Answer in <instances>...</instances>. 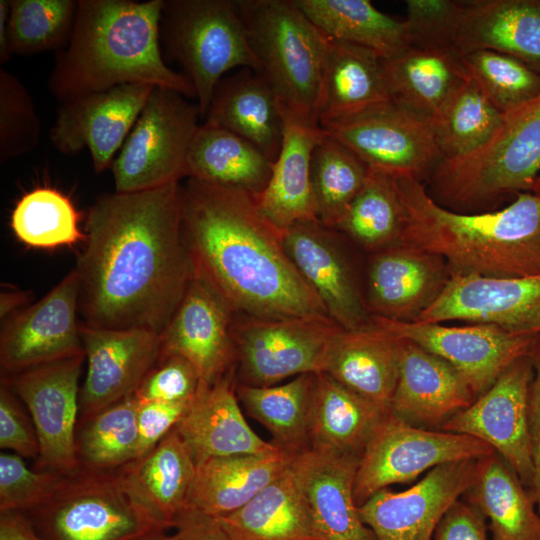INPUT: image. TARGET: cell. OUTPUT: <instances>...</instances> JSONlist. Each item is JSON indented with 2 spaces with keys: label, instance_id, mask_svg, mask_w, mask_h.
I'll return each mask as SVG.
<instances>
[{
  "label": "cell",
  "instance_id": "6da1fadb",
  "mask_svg": "<svg viewBox=\"0 0 540 540\" xmlns=\"http://www.w3.org/2000/svg\"><path fill=\"white\" fill-rule=\"evenodd\" d=\"M84 242L74 268L81 323L160 335L195 275L181 230L180 182L99 196Z\"/></svg>",
  "mask_w": 540,
  "mask_h": 540
},
{
  "label": "cell",
  "instance_id": "7a4b0ae2",
  "mask_svg": "<svg viewBox=\"0 0 540 540\" xmlns=\"http://www.w3.org/2000/svg\"><path fill=\"white\" fill-rule=\"evenodd\" d=\"M180 211L182 236L195 273L236 315L330 318L288 257L283 233L261 214L254 196L187 178L180 184Z\"/></svg>",
  "mask_w": 540,
  "mask_h": 540
},
{
  "label": "cell",
  "instance_id": "3957f363",
  "mask_svg": "<svg viewBox=\"0 0 540 540\" xmlns=\"http://www.w3.org/2000/svg\"><path fill=\"white\" fill-rule=\"evenodd\" d=\"M404 208L401 244L437 255L451 276L516 278L540 274V199L522 192L504 208L450 210L410 176H392Z\"/></svg>",
  "mask_w": 540,
  "mask_h": 540
},
{
  "label": "cell",
  "instance_id": "277c9868",
  "mask_svg": "<svg viewBox=\"0 0 540 540\" xmlns=\"http://www.w3.org/2000/svg\"><path fill=\"white\" fill-rule=\"evenodd\" d=\"M164 0H78L72 37L58 52L48 86L59 101L126 84H147L196 98L190 79L161 51Z\"/></svg>",
  "mask_w": 540,
  "mask_h": 540
},
{
  "label": "cell",
  "instance_id": "5b68a950",
  "mask_svg": "<svg viewBox=\"0 0 540 540\" xmlns=\"http://www.w3.org/2000/svg\"><path fill=\"white\" fill-rule=\"evenodd\" d=\"M540 95L503 114L494 135L476 151L442 160L428 178L432 198L457 212L479 213L531 192L540 175Z\"/></svg>",
  "mask_w": 540,
  "mask_h": 540
},
{
  "label": "cell",
  "instance_id": "8992f818",
  "mask_svg": "<svg viewBox=\"0 0 540 540\" xmlns=\"http://www.w3.org/2000/svg\"><path fill=\"white\" fill-rule=\"evenodd\" d=\"M43 540H141L168 529L126 466L80 468L24 513Z\"/></svg>",
  "mask_w": 540,
  "mask_h": 540
},
{
  "label": "cell",
  "instance_id": "52a82bcc",
  "mask_svg": "<svg viewBox=\"0 0 540 540\" xmlns=\"http://www.w3.org/2000/svg\"><path fill=\"white\" fill-rule=\"evenodd\" d=\"M282 112L319 125L327 38L291 0L234 1ZM320 126V125H319Z\"/></svg>",
  "mask_w": 540,
  "mask_h": 540
},
{
  "label": "cell",
  "instance_id": "ba28073f",
  "mask_svg": "<svg viewBox=\"0 0 540 540\" xmlns=\"http://www.w3.org/2000/svg\"><path fill=\"white\" fill-rule=\"evenodd\" d=\"M160 42L192 82L201 119L227 71L259 70L234 1L164 0Z\"/></svg>",
  "mask_w": 540,
  "mask_h": 540
},
{
  "label": "cell",
  "instance_id": "9c48e42d",
  "mask_svg": "<svg viewBox=\"0 0 540 540\" xmlns=\"http://www.w3.org/2000/svg\"><path fill=\"white\" fill-rule=\"evenodd\" d=\"M185 98L169 88H153L111 165L115 192H141L185 178L187 154L201 118L197 104Z\"/></svg>",
  "mask_w": 540,
  "mask_h": 540
},
{
  "label": "cell",
  "instance_id": "30bf717a",
  "mask_svg": "<svg viewBox=\"0 0 540 540\" xmlns=\"http://www.w3.org/2000/svg\"><path fill=\"white\" fill-rule=\"evenodd\" d=\"M494 450L474 437L410 425L390 413L360 457L354 483L358 505L381 489L416 480L437 466L480 459Z\"/></svg>",
  "mask_w": 540,
  "mask_h": 540
},
{
  "label": "cell",
  "instance_id": "8fae6325",
  "mask_svg": "<svg viewBox=\"0 0 540 540\" xmlns=\"http://www.w3.org/2000/svg\"><path fill=\"white\" fill-rule=\"evenodd\" d=\"M369 168L429 178L443 156L429 121L391 100L320 125Z\"/></svg>",
  "mask_w": 540,
  "mask_h": 540
},
{
  "label": "cell",
  "instance_id": "7c38bea8",
  "mask_svg": "<svg viewBox=\"0 0 540 540\" xmlns=\"http://www.w3.org/2000/svg\"><path fill=\"white\" fill-rule=\"evenodd\" d=\"M233 324L242 384L272 386L289 377L323 371L330 339L340 328L330 318L257 319Z\"/></svg>",
  "mask_w": 540,
  "mask_h": 540
},
{
  "label": "cell",
  "instance_id": "4fadbf2b",
  "mask_svg": "<svg viewBox=\"0 0 540 540\" xmlns=\"http://www.w3.org/2000/svg\"><path fill=\"white\" fill-rule=\"evenodd\" d=\"M84 354L1 376L26 405L38 441V467L63 475L80 469L76 453L79 379Z\"/></svg>",
  "mask_w": 540,
  "mask_h": 540
},
{
  "label": "cell",
  "instance_id": "5bb4252c",
  "mask_svg": "<svg viewBox=\"0 0 540 540\" xmlns=\"http://www.w3.org/2000/svg\"><path fill=\"white\" fill-rule=\"evenodd\" d=\"M532 378L530 356L517 359L471 405L441 428L488 444L531 491L534 467L528 398Z\"/></svg>",
  "mask_w": 540,
  "mask_h": 540
},
{
  "label": "cell",
  "instance_id": "9a60e30c",
  "mask_svg": "<svg viewBox=\"0 0 540 540\" xmlns=\"http://www.w3.org/2000/svg\"><path fill=\"white\" fill-rule=\"evenodd\" d=\"M370 322L446 360L465 378L476 397L513 362L530 355L538 336L513 335L485 323L448 326L395 321L373 315H370Z\"/></svg>",
  "mask_w": 540,
  "mask_h": 540
},
{
  "label": "cell",
  "instance_id": "2e32d148",
  "mask_svg": "<svg viewBox=\"0 0 540 540\" xmlns=\"http://www.w3.org/2000/svg\"><path fill=\"white\" fill-rule=\"evenodd\" d=\"M78 316L79 278L73 269L38 302L4 320L1 376L84 354Z\"/></svg>",
  "mask_w": 540,
  "mask_h": 540
},
{
  "label": "cell",
  "instance_id": "e0dca14e",
  "mask_svg": "<svg viewBox=\"0 0 540 540\" xmlns=\"http://www.w3.org/2000/svg\"><path fill=\"white\" fill-rule=\"evenodd\" d=\"M477 460L437 466L403 491L379 490L359 506L363 522L377 540H432L444 514L472 484Z\"/></svg>",
  "mask_w": 540,
  "mask_h": 540
},
{
  "label": "cell",
  "instance_id": "ac0fdd59",
  "mask_svg": "<svg viewBox=\"0 0 540 540\" xmlns=\"http://www.w3.org/2000/svg\"><path fill=\"white\" fill-rule=\"evenodd\" d=\"M155 86L126 84L61 102L50 140L62 154L89 151L93 169L111 167Z\"/></svg>",
  "mask_w": 540,
  "mask_h": 540
},
{
  "label": "cell",
  "instance_id": "d6986e66",
  "mask_svg": "<svg viewBox=\"0 0 540 540\" xmlns=\"http://www.w3.org/2000/svg\"><path fill=\"white\" fill-rule=\"evenodd\" d=\"M86 373L78 424L135 395L160 356V335L146 329L94 328L81 323Z\"/></svg>",
  "mask_w": 540,
  "mask_h": 540
},
{
  "label": "cell",
  "instance_id": "ffe728a7",
  "mask_svg": "<svg viewBox=\"0 0 540 540\" xmlns=\"http://www.w3.org/2000/svg\"><path fill=\"white\" fill-rule=\"evenodd\" d=\"M235 312L196 273L178 307L160 334V355H179L195 369L200 382L211 385L233 370Z\"/></svg>",
  "mask_w": 540,
  "mask_h": 540
},
{
  "label": "cell",
  "instance_id": "44dd1931",
  "mask_svg": "<svg viewBox=\"0 0 540 540\" xmlns=\"http://www.w3.org/2000/svg\"><path fill=\"white\" fill-rule=\"evenodd\" d=\"M416 321L485 323L513 335H540V274L516 278L451 276L442 294Z\"/></svg>",
  "mask_w": 540,
  "mask_h": 540
},
{
  "label": "cell",
  "instance_id": "7402d4cb",
  "mask_svg": "<svg viewBox=\"0 0 540 540\" xmlns=\"http://www.w3.org/2000/svg\"><path fill=\"white\" fill-rule=\"evenodd\" d=\"M332 230L319 220L297 222L283 232V245L328 316L343 329L363 328L370 314Z\"/></svg>",
  "mask_w": 540,
  "mask_h": 540
},
{
  "label": "cell",
  "instance_id": "603a6c76",
  "mask_svg": "<svg viewBox=\"0 0 540 540\" xmlns=\"http://www.w3.org/2000/svg\"><path fill=\"white\" fill-rule=\"evenodd\" d=\"M451 278L439 256L399 244L374 253L368 270L370 315L414 322L442 294Z\"/></svg>",
  "mask_w": 540,
  "mask_h": 540
},
{
  "label": "cell",
  "instance_id": "cb8c5ba5",
  "mask_svg": "<svg viewBox=\"0 0 540 540\" xmlns=\"http://www.w3.org/2000/svg\"><path fill=\"white\" fill-rule=\"evenodd\" d=\"M476 398L465 378L446 360L402 339L391 415L416 427L441 430Z\"/></svg>",
  "mask_w": 540,
  "mask_h": 540
},
{
  "label": "cell",
  "instance_id": "d4e9b609",
  "mask_svg": "<svg viewBox=\"0 0 540 540\" xmlns=\"http://www.w3.org/2000/svg\"><path fill=\"white\" fill-rule=\"evenodd\" d=\"M360 457L307 449L291 469L323 540H377L354 498Z\"/></svg>",
  "mask_w": 540,
  "mask_h": 540
},
{
  "label": "cell",
  "instance_id": "484cf974",
  "mask_svg": "<svg viewBox=\"0 0 540 540\" xmlns=\"http://www.w3.org/2000/svg\"><path fill=\"white\" fill-rule=\"evenodd\" d=\"M174 430L196 466L212 458L264 454L278 448L259 437L246 422L233 383V370L215 383L200 382Z\"/></svg>",
  "mask_w": 540,
  "mask_h": 540
},
{
  "label": "cell",
  "instance_id": "4316f807",
  "mask_svg": "<svg viewBox=\"0 0 540 540\" xmlns=\"http://www.w3.org/2000/svg\"><path fill=\"white\" fill-rule=\"evenodd\" d=\"M452 48L500 52L540 72V0L458 1Z\"/></svg>",
  "mask_w": 540,
  "mask_h": 540
},
{
  "label": "cell",
  "instance_id": "83f0119b",
  "mask_svg": "<svg viewBox=\"0 0 540 540\" xmlns=\"http://www.w3.org/2000/svg\"><path fill=\"white\" fill-rule=\"evenodd\" d=\"M281 149L265 189L255 198L261 214L282 233L301 221L318 220L311 160L324 136L319 125L283 113Z\"/></svg>",
  "mask_w": 540,
  "mask_h": 540
},
{
  "label": "cell",
  "instance_id": "f1b7e54d",
  "mask_svg": "<svg viewBox=\"0 0 540 540\" xmlns=\"http://www.w3.org/2000/svg\"><path fill=\"white\" fill-rule=\"evenodd\" d=\"M401 346V338L371 322L355 330L340 327L329 341L322 372L389 411Z\"/></svg>",
  "mask_w": 540,
  "mask_h": 540
},
{
  "label": "cell",
  "instance_id": "f546056e",
  "mask_svg": "<svg viewBox=\"0 0 540 540\" xmlns=\"http://www.w3.org/2000/svg\"><path fill=\"white\" fill-rule=\"evenodd\" d=\"M205 121L245 139L274 162L281 149L284 117L265 78L241 68L217 84Z\"/></svg>",
  "mask_w": 540,
  "mask_h": 540
},
{
  "label": "cell",
  "instance_id": "4dcf8cb0",
  "mask_svg": "<svg viewBox=\"0 0 540 540\" xmlns=\"http://www.w3.org/2000/svg\"><path fill=\"white\" fill-rule=\"evenodd\" d=\"M282 450L209 458L196 466L188 507L213 518L228 515L253 499L290 466Z\"/></svg>",
  "mask_w": 540,
  "mask_h": 540
},
{
  "label": "cell",
  "instance_id": "1f68e13d",
  "mask_svg": "<svg viewBox=\"0 0 540 540\" xmlns=\"http://www.w3.org/2000/svg\"><path fill=\"white\" fill-rule=\"evenodd\" d=\"M388 413L326 373L315 374L309 420L310 448L361 457Z\"/></svg>",
  "mask_w": 540,
  "mask_h": 540
},
{
  "label": "cell",
  "instance_id": "d6a6232c",
  "mask_svg": "<svg viewBox=\"0 0 540 540\" xmlns=\"http://www.w3.org/2000/svg\"><path fill=\"white\" fill-rule=\"evenodd\" d=\"M382 70L390 100L429 122L467 78L452 48L410 46L382 59Z\"/></svg>",
  "mask_w": 540,
  "mask_h": 540
},
{
  "label": "cell",
  "instance_id": "836d02e7",
  "mask_svg": "<svg viewBox=\"0 0 540 540\" xmlns=\"http://www.w3.org/2000/svg\"><path fill=\"white\" fill-rule=\"evenodd\" d=\"M462 498L484 515L492 540H540V513L532 491L495 451L477 460Z\"/></svg>",
  "mask_w": 540,
  "mask_h": 540
},
{
  "label": "cell",
  "instance_id": "e575fe53",
  "mask_svg": "<svg viewBox=\"0 0 540 540\" xmlns=\"http://www.w3.org/2000/svg\"><path fill=\"white\" fill-rule=\"evenodd\" d=\"M215 519L233 540H323L291 464L244 506Z\"/></svg>",
  "mask_w": 540,
  "mask_h": 540
},
{
  "label": "cell",
  "instance_id": "d590c367",
  "mask_svg": "<svg viewBox=\"0 0 540 540\" xmlns=\"http://www.w3.org/2000/svg\"><path fill=\"white\" fill-rule=\"evenodd\" d=\"M273 162L242 137L209 122L199 125L186 158L185 178L233 188L256 197Z\"/></svg>",
  "mask_w": 540,
  "mask_h": 540
},
{
  "label": "cell",
  "instance_id": "8d00e7d4",
  "mask_svg": "<svg viewBox=\"0 0 540 540\" xmlns=\"http://www.w3.org/2000/svg\"><path fill=\"white\" fill-rule=\"evenodd\" d=\"M326 38L319 125L390 100L378 54Z\"/></svg>",
  "mask_w": 540,
  "mask_h": 540
},
{
  "label": "cell",
  "instance_id": "74e56055",
  "mask_svg": "<svg viewBox=\"0 0 540 540\" xmlns=\"http://www.w3.org/2000/svg\"><path fill=\"white\" fill-rule=\"evenodd\" d=\"M326 37L367 48L382 59L411 46L408 25L378 10L368 0H294Z\"/></svg>",
  "mask_w": 540,
  "mask_h": 540
},
{
  "label": "cell",
  "instance_id": "f35d334b",
  "mask_svg": "<svg viewBox=\"0 0 540 540\" xmlns=\"http://www.w3.org/2000/svg\"><path fill=\"white\" fill-rule=\"evenodd\" d=\"M315 374H302L272 386L238 383L236 395L246 412L272 435L278 448L296 455L310 448L309 420Z\"/></svg>",
  "mask_w": 540,
  "mask_h": 540
},
{
  "label": "cell",
  "instance_id": "ab89813d",
  "mask_svg": "<svg viewBox=\"0 0 540 540\" xmlns=\"http://www.w3.org/2000/svg\"><path fill=\"white\" fill-rule=\"evenodd\" d=\"M157 514L174 528L188 508L196 464L176 431H170L151 451L125 465Z\"/></svg>",
  "mask_w": 540,
  "mask_h": 540
},
{
  "label": "cell",
  "instance_id": "60d3db41",
  "mask_svg": "<svg viewBox=\"0 0 540 540\" xmlns=\"http://www.w3.org/2000/svg\"><path fill=\"white\" fill-rule=\"evenodd\" d=\"M404 222V208L393 177L369 168L362 189L334 229L376 253L401 244Z\"/></svg>",
  "mask_w": 540,
  "mask_h": 540
},
{
  "label": "cell",
  "instance_id": "b9f144b4",
  "mask_svg": "<svg viewBox=\"0 0 540 540\" xmlns=\"http://www.w3.org/2000/svg\"><path fill=\"white\" fill-rule=\"evenodd\" d=\"M503 114L467 78L430 124L443 160L466 156L483 146L501 125Z\"/></svg>",
  "mask_w": 540,
  "mask_h": 540
},
{
  "label": "cell",
  "instance_id": "7bdbcfd3",
  "mask_svg": "<svg viewBox=\"0 0 540 540\" xmlns=\"http://www.w3.org/2000/svg\"><path fill=\"white\" fill-rule=\"evenodd\" d=\"M138 399L129 396L78 424L76 453L80 468L114 470L137 456Z\"/></svg>",
  "mask_w": 540,
  "mask_h": 540
},
{
  "label": "cell",
  "instance_id": "ee69618b",
  "mask_svg": "<svg viewBox=\"0 0 540 540\" xmlns=\"http://www.w3.org/2000/svg\"><path fill=\"white\" fill-rule=\"evenodd\" d=\"M369 167L349 148L324 132L311 160L318 220L334 229L362 189Z\"/></svg>",
  "mask_w": 540,
  "mask_h": 540
},
{
  "label": "cell",
  "instance_id": "f6af8a7d",
  "mask_svg": "<svg viewBox=\"0 0 540 540\" xmlns=\"http://www.w3.org/2000/svg\"><path fill=\"white\" fill-rule=\"evenodd\" d=\"M79 220L69 197L56 189L40 187L17 202L11 215V228L25 245L51 249L85 240Z\"/></svg>",
  "mask_w": 540,
  "mask_h": 540
},
{
  "label": "cell",
  "instance_id": "bcb514c9",
  "mask_svg": "<svg viewBox=\"0 0 540 540\" xmlns=\"http://www.w3.org/2000/svg\"><path fill=\"white\" fill-rule=\"evenodd\" d=\"M78 0H9L11 55L61 51L73 34Z\"/></svg>",
  "mask_w": 540,
  "mask_h": 540
},
{
  "label": "cell",
  "instance_id": "7dc6e473",
  "mask_svg": "<svg viewBox=\"0 0 540 540\" xmlns=\"http://www.w3.org/2000/svg\"><path fill=\"white\" fill-rule=\"evenodd\" d=\"M467 76L502 114L540 95V72L519 59L491 50L461 56Z\"/></svg>",
  "mask_w": 540,
  "mask_h": 540
},
{
  "label": "cell",
  "instance_id": "c3c4849f",
  "mask_svg": "<svg viewBox=\"0 0 540 540\" xmlns=\"http://www.w3.org/2000/svg\"><path fill=\"white\" fill-rule=\"evenodd\" d=\"M41 123L26 86L0 68V162L33 151L40 139Z\"/></svg>",
  "mask_w": 540,
  "mask_h": 540
},
{
  "label": "cell",
  "instance_id": "681fc988",
  "mask_svg": "<svg viewBox=\"0 0 540 540\" xmlns=\"http://www.w3.org/2000/svg\"><path fill=\"white\" fill-rule=\"evenodd\" d=\"M65 475L51 470H31L15 453L0 454V512H27L47 502Z\"/></svg>",
  "mask_w": 540,
  "mask_h": 540
},
{
  "label": "cell",
  "instance_id": "f907efd6",
  "mask_svg": "<svg viewBox=\"0 0 540 540\" xmlns=\"http://www.w3.org/2000/svg\"><path fill=\"white\" fill-rule=\"evenodd\" d=\"M193 366L179 355H160L135 396L139 401L191 402L199 387Z\"/></svg>",
  "mask_w": 540,
  "mask_h": 540
},
{
  "label": "cell",
  "instance_id": "816d5d0a",
  "mask_svg": "<svg viewBox=\"0 0 540 540\" xmlns=\"http://www.w3.org/2000/svg\"><path fill=\"white\" fill-rule=\"evenodd\" d=\"M406 13L411 46L452 48L457 0H407Z\"/></svg>",
  "mask_w": 540,
  "mask_h": 540
},
{
  "label": "cell",
  "instance_id": "f5cc1de1",
  "mask_svg": "<svg viewBox=\"0 0 540 540\" xmlns=\"http://www.w3.org/2000/svg\"><path fill=\"white\" fill-rule=\"evenodd\" d=\"M0 447L26 458H38L39 441L31 417L17 395L6 385L0 388Z\"/></svg>",
  "mask_w": 540,
  "mask_h": 540
},
{
  "label": "cell",
  "instance_id": "db71d44e",
  "mask_svg": "<svg viewBox=\"0 0 540 540\" xmlns=\"http://www.w3.org/2000/svg\"><path fill=\"white\" fill-rule=\"evenodd\" d=\"M189 404L190 402L138 400V447L135 460L146 455L174 429Z\"/></svg>",
  "mask_w": 540,
  "mask_h": 540
},
{
  "label": "cell",
  "instance_id": "11a10c76",
  "mask_svg": "<svg viewBox=\"0 0 540 540\" xmlns=\"http://www.w3.org/2000/svg\"><path fill=\"white\" fill-rule=\"evenodd\" d=\"M484 515L463 498L444 514L432 540H492Z\"/></svg>",
  "mask_w": 540,
  "mask_h": 540
},
{
  "label": "cell",
  "instance_id": "9f6ffc18",
  "mask_svg": "<svg viewBox=\"0 0 540 540\" xmlns=\"http://www.w3.org/2000/svg\"><path fill=\"white\" fill-rule=\"evenodd\" d=\"M530 358L533 365V378L529 388V429L533 454L532 493L540 513V335L532 347Z\"/></svg>",
  "mask_w": 540,
  "mask_h": 540
},
{
  "label": "cell",
  "instance_id": "6f0895ef",
  "mask_svg": "<svg viewBox=\"0 0 540 540\" xmlns=\"http://www.w3.org/2000/svg\"><path fill=\"white\" fill-rule=\"evenodd\" d=\"M178 540H233L213 517L187 508L177 519Z\"/></svg>",
  "mask_w": 540,
  "mask_h": 540
},
{
  "label": "cell",
  "instance_id": "680465c9",
  "mask_svg": "<svg viewBox=\"0 0 540 540\" xmlns=\"http://www.w3.org/2000/svg\"><path fill=\"white\" fill-rule=\"evenodd\" d=\"M0 540H43L30 519L20 511L0 512Z\"/></svg>",
  "mask_w": 540,
  "mask_h": 540
},
{
  "label": "cell",
  "instance_id": "91938a15",
  "mask_svg": "<svg viewBox=\"0 0 540 540\" xmlns=\"http://www.w3.org/2000/svg\"><path fill=\"white\" fill-rule=\"evenodd\" d=\"M30 300V293L23 291H3L0 295V317L6 320L24 309Z\"/></svg>",
  "mask_w": 540,
  "mask_h": 540
},
{
  "label": "cell",
  "instance_id": "94428289",
  "mask_svg": "<svg viewBox=\"0 0 540 540\" xmlns=\"http://www.w3.org/2000/svg\"><path fill=\"white\" fill-rule=\"evenodd\" d=\"M9 0H0V63L9 61L11 54L9 50L8 35Z\"/></svg>",
  "mask_w": 540,
  "mask_h": 540
},
{
  "label": "cell",
  "instance_id": "6125c7cd",
  "mask_svg": "<svg viewBox=\"0 0 540 540\" xmlns=\"http://www.w3.org/2000/svg\"><path fill=\"white\" fill-rule=\"evenodd\" d=\"M141 540H178V538L176 534L168 535L166 534V532H164V533H160V534H156L150 537L143 538Z\"/></svg>",
  "mask_w": 540,
  "mask_h": 540
},
{
  "label": "cell",
  "instance_id": "be15d7a7",
  "mask_svg": "<svg viewBox=\"0 0 540 540\" xmlns=\"http://www.w3.org/2000/svg\"><path fill=\"white\" fill-rule=\"evenodd\" d=\"M531 192L540 199V175L536 178Z\"/></svg>",
  "mask_w": 540,
  "mask_h": 540
}]
</instances>
